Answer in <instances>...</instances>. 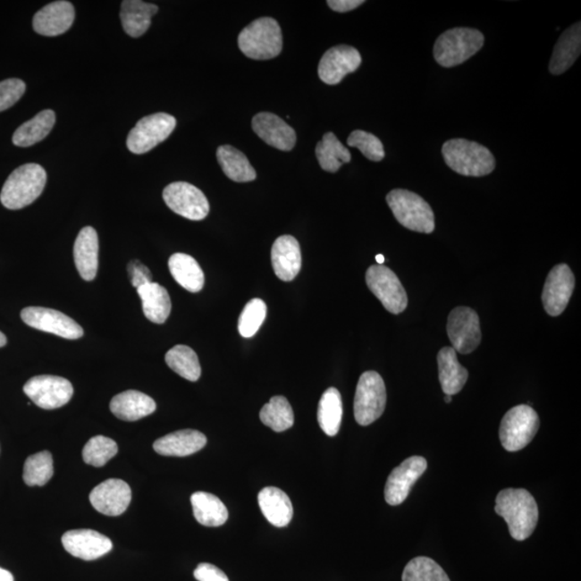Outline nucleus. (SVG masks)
<instances>
[{
  "mask_svg": "<svg viewBox=\"0 0 581 581\" xmlns=\"http://www.w3.org/2000/svg\"><path fill=\"white\" fill-rule=\"evenodd\" d=\"M21 318L30 327L66 340H79L84 334L83 329L75 320L55 309L28 307L21 313Z\"/></svg>",
  "mask_w": 581,
  "mask_h": 581,
  "instance_id": "4468645a",
  "label": "nucleus"
},
{
  "mask_svg": "<svg viewBox=\"0 0 581 581\" xmlns=\"http://www.w3.org/2000/svg\"><path fill=\"white\" fill-rule=\"evenodd\" d=\"M316 156L324 171L336 173L351 161V153L333 133H326L316 147Z\"/></svg>",
  "mask_w": 581,
  "mask_h": 581,
  "instance_id": "c9c22d12",
  "label": "nucleus"
},
{
  "mask_svg": "<svg viewBox=\"0 0 581 581\" xmlns=\"http://www.w3.org/2000/svg\"><path fill=\"white\" fill-rule=\"evenodd\" d=\"M452 400V396L451 395H445V401L446 403H451Z\"/></svg>",
  "mask_w": 581,
  "mask_h": 581,
  "instance_id": "603ef678",
  "label": "nucleus"
},
{
  "mask_svg": "<svg viewBox=\"0 0 581 581\" xmlns=\"http://www.w3.org/2000/svg\"><path fill=\"white\" fill-rule=\"evenodd\" d=\"M7 345V337L0 332V348Z\"/></svg>",
  "mask_w": 581,
  "mask_h": 581,
  "instance_id": "8fccbe9b",
  "label": "nucleus"
},
{
  "mask_svg": "<svg viewBox=\"0 0 581 581\" xmlns=\"http://www.w3.org/2000/svg\"><path fill=\"white\" fill-rule=\"evenodd\" d=\"M216 158L227 178L235 182L256 181L257 172L247 156L236 147L221 146L216 151Z\"/></svg>",
  "mask_w": 581,
  "mask_h": 581,
  "instance_id": "2f4dec72",
  "label": "nucleus"
},
{
  "mask_svg": "<svg viewBox=\"0 0 581 581\" xmlns=\"http://www.w3.org/2000/svg\"><path fill=\"white\" fill-rule=\"evenodd\" d=\"M23 390L37 406L46 410L60 408L66 405L73 395L70 380L50 375H41L29 379Z\"/></svg>",
  "mask_w": 581,
  "mask_h": 581,
  "instance_id": "f8f14e48",
  "label": "nucleus"
},
{
  "mask_svg": "<svg viewBox=\"0 0 581 581\" xmlns=\"http://www.w3.org/2000/svg\"><path fill=\"white\" fill-rule=\"evenodd\" d=\"M142 303V310L147 320L163 324L172 311V300L167 290L161 284L151 282L137 289Z\"/></svg>",
  "mask_w": 581,
  "mask_h": 581,
  "instance_id": "7c9ffc66",
  "label": "nucleus"
},
{
  "mask_svg": "<svg viewBox=\"0 0 581 581\" xmlns=\"http://www.w3.org/2000/svg\"><path fill=\"white\" fill-rule=\"evenodd\" d=\"M75 8L70 2L51 3L35 14L33 28L37 34L55 37L66 33L75 21Z\"/></svg>",
  "mask_w": 581,
  "mask_h": 581,
  "instance_id": "412c9836",
  "label": "nucleus"
},
{
  "mask_svg": "<svg viewBox=\"0 0 581 581\" xmlns=\"http://www.w3.org/2000/svg\"><path fill=\"white\" fill-rule=\"evenodd\" d=\"M55 113L53 110H44L28 121L15 131L13 141L18 147H30L44 140L55 124Z\"/></svg>",
  "mask_w": 581,
  "mask_h": 581,
  "instance_id": "72a5a7b5",
  "label": "nucleus"
},
{
  "mask_svg": "<svg viewBox=\"0 0 581 581\" xmlns=\"http://www.w3.org/2000/svg\"><path fill=\"white\" fill-rule=\"evenodd\" d=\"M99 242L97 232L91 226L83 227L79 232L73 257L79 274L86 282H92L97 277L98 271Z\"/></svg>",
  "mask_w": 581,
  "mask_h": 581,
  "instance_id": "b1692460",
  "label": "nucleus"
},
{
  "mask_svg": "<svg viewBox=\"0 0 581 581\" xmlns=\"http://www.w3.org/2000/svg\"><path fill=\"white\" fill-rule=\"evenodd\" d=\"M387 405V390L376 372H366L358 380L355 398V418L358 425H372L383 416Z\"/></svg>",
  "mask_w": 581,
  "mask_h": 581,
  "instance_id": "6e6552de",
  "label": "nucleus"
},
{
  "mask_svg": "<svg viewBox=\"0 0 581 581\" xmlns=\"http://www.w3.org/2000/svg\"><path fill=\"white\" fill-rule=\"evenodd\" d=\"M156 404L149 395L139 391L129 390L115 395L110 401V410L116 418L137 421L155 413Z\"/></svg>",
  "mask_w": 581,
  "mask_h": 581,
  "instance_id": "393cba45",
  "label": "nucleus"
},
{
  "mask_svg": "<svg viewBox=\"0 0 581 581\" xmlns=\"http://www.w3.org/2000/svg\"><path fill=\"white\" fill-rule=\"evenodd\" d=\"M442 153L447 165L462 176H487L495 168L493 153L477 142L465 139L448 140L443 144Z\"/></svg>",
  "mask_w": 581,
  "mask_h": 581,
  "instance_id": "f03ea898",
  "label": "nucleus"
},
{
  "mask_svg": "<svg viewBox=\"0 0 581 581\" xmlns=\"http://www.w3.org/2000/svg\"><path fill=\"white\" fill-rule=\"evenodd\" d=\"M426 468L427 462L425 458L414 456L405 459L388 477L384 488L385 501L391 506L403 503Z\"/></svg>",
  "mask_w": 581,
  "mask_h": 581,
  "instance_id": "dca6fc26",
  "label": "nucleus"
},
{
  "mask_svg": "<svg viewBox=\"0 0 581 581\" xmlns=\"http://www.w3.org/2000/svg\"><path fill=\"white\" fill-rule=\"evenodd\" d=\"M164 202L174 214L188 220H204L209 214V202L205 194L188 182H173L163 191Z\"/></svg>",
  "mask_w": 581,
  "mask_h": 581,
  "instance_id": "9b49d317",
  "label": "nucleus"
},
{
  "mask_svg": "<svg viewBox=\"0 0 581 581\" xmlns=\"http://www.w3.org/2000/svg\"><path fill=\"white\" fill-rule=\"evenodd\" d=\"M46 183L44 168L38 164H25L10 174L4 184L0 200L8 209H22L40 197Z\"/></svg>",
  "mask_w": 581,
  "mask_h": 581,
  "instance_id": "7ed1b4c3",
  "label": "nucleus"
},
{
  "mask_svg": "<svg viewBox=\"0 0 581 581\" xmlns=\"http://www.w3.org/2000/svg\"><path fill=\"white\" fill-rule=\"evenodd\" d=\"M447 333L452 348L461 355H468L482 341V330L476 311L468 307L454 308L448 316Z\"/></svg>",
  "mask_w": 581,
  "mask_h": 581,
  "instance_id": "ddd939ff",
  "label": "nucleus"
},
{
  "mask_svg": "<svg viewBox=\"0 0 581 581\" xmlns=\"http://www.w3.org/2000/svg\"><path fill=\"white\" fill-rule=\"evenodd\" d=\"M165 361L174 373L189 382H198L202 375L198 357L193 349L188 346L178 345L172 348L166 353Z\"/></svg>",
  "mask_w": 581,
  "mask_h": 581,
  "instance_id": "e433bc0d",
  "label": "nucleus"
},
{
  "mask_svg": "<svg viewBox=\"0 0 581 581\" xmlns=\"http://www.w3.org/2000/svg\"><path fill=\"white\" fill-rule=\"evenodd\" d=\"M119 448L109 437L102 435L92 437L84 446L82 457L84 462L95 467H102L116 456Z\"/></svg>",
  "mask_w": 581,
  "mask_h": 581,
  "instance_id": "a19ab883",
  "label": "nucleus"
},
{
  "mask_svg": "<svg viewBox=\"0 0 581 581\" xmlns=\"http://www.w3.org/2000/svg\"><path fill=\"white\" fill-rule=\"evenodd\" d=\"M26 86L20 79H8L0 82V113L19 102L25 93Z\"/></svg>",
  "mask_w": 581,
  "mask_h": 581,
  "instance_id": "c03bdc74",
  "label": "nucleus"
},
{
  "mask_svg": "<svg viewBox=\"0 0 581 581\" xmlns=\"http://www.w3.org/2000/svg\"><path fill=\"white\" fill-rule=\"evenodd\" d=\"M403 581H450L445 570L434 560L417 557L406 565Z\"/></svg>",
  "mask_w": 581,
  "mask_h": 581,
  "instance_id": "ea45409f",
  "label": "nucleus"
},
{
  "mask_svg": "<svg viewBox=\"0 0 581 581\" xmlns=\"http://www.w3.org/2000/svg\"><path fill=\"white\" fill-rule=\"evenodd\" d=\"M263 425L274 432H284L294 425V413L284 396H274L260 411Z\"/></svg>",
  "mask_w": 581,
  "mask_h": 581,
  "instance_id": "4c0bfd02",
  "label": "nucleus"
},
{
  "mask_svg": "<svg viewBox=\"0 0 581 581\" xmlns=\"http://www.w3.org/2000/svg\"><path fill=\"white\" fill-rule=\"evenodd\" d=\"M495 512L509 526L512 538L526 541L536 529L538 507L535 498L526 489H505L496 496Z\"/></svg>",
  "mask_w": 581,
  "mask_h": 581,
  "instance_id": "f257e3e1",
  "label": "nucleus"
},
{
  "mask_svg": "<svg viewBox=\"0 0 581 581\" xmlns=\"http://www.w3.org/2000/svg\"><path fill=\"white\" fill-rule=\"evenodd\" d=\"M581 51V24L576 23L565 30L552 53L549 71L552 75H562L577 61Z\"/></svg>",
  "mask_w": 581,
  "mask_h": 581,
  "instance_id": "a878e982",
  "label": "nucleus"
},
{
  "mask_svg": "<svg viewBox=\"0 0 581 581\" xmlns=\"http://www.w3.org/2000/svg\"><path fill=\"white\" fill-rule=\"evenodd\" d=\"M191 503L195 519L202 526H221L229 519L223 501L214 494L199 491L191 496Z\"/></svg>",
  "mask_w": 581,
  "mask_h": 581,
  "instance_id": "473e14b6",
  "label": "nucleus"
},
{
  "mask_svg": "<svg viewBox=\"0 0 581 581\" xmlns=\"http://www.w3.org/2000/svg\"><path fill=\"white\" fill-rule=\"evenodd\" d=\"M172 276L189 292L198 293L205 284V274L202 267L194 257L186 253H174L168 261Z\"/></svg>",
  "mask_w": 581,
  "mask_h": 581,
  "instance_id": "c756f323",
  "label": "nucleus"
},
{
  "mask_svg": "<svg viewBox=\"0 0 581 581\" xmlns=\"http://www.w3.org/2000/svg\"><path fill=\"white\" fill-rule=\"evenodd\" d=\"M347 144L349 147H358L364 156L373 162L383 161L385 156L383 142L378 137L364 131H352L348 137Z\"/></svg>",
  "mask_w": 581,
  "mask_h": 581,
  "instance_id": "37998d69",
  "label": "nucleus"
},
{
  "mask_svg": "<svg viewBox=\"0 0 581 581\" xmlns=\"http://www.w3.org/2000/svg\"><path fill=\"white\" fill-rule=\"evenodd\" d=\"M194 577L198 581H230L223 570L209 563L199 564L194 570Z\"/></svg>",
  "mask_w": 581,
  "mask_h": 581,
  "instance_id": "49530a36",
  "label": "nucleus"
},
{
  "mask_svg": "<svg viewBox=\"0 0 581 581\" xmlns=\"http://www.w3.org/2000/svg\"><path fill=\"white\" fill-rule=\"evenodd\" d=\"M65 551L84 561H93L105 556L113 549V542L107 536L93 530H72L62 537Z\"/></svg>",
  "mask_w": 581,
  "mask_h": 581,
  "instance_id": "6ab92c4d",
  "label": "nucleus"
},
{
  "mask_svg": "<svg viewBox=\"0 0 581 581\" xmlns=\"http://www.w3.org/2000/svg\"><path fill=\"white\" fill-rule=\"evenodd\" d=\"M540 429V417L529 405H519L507 411L500 425V440L507 451L526 448Z\"/></svg>",
  "mask_w": 581,
  "mask_h": 581,
  "instance_id": "0eeeda50",
  "label": "nucleus"
},
{
  "mask_svg": "<svg viewBox=\"0 0 581 581\" xmlns=\"http://www.w3.org/2000/svg\"><path fill=\"white\" fill-rule=\"evenodd\" d=\"M0 581H14L13 575L9 570L0 568Z\"/></svg>",
  "mask_w": 581,
  "mask_h": 581,
  "instance_id": "09e8293b",
  "label": "nucleus"
},
{
  "mask_svg": "<svg viewBox=\"0 0 581 581\" xmlns=\"http://www.w3.org/2000/svg\"><path fill=\"white\" fill-rule=\"evenodd\" d=\"M267 306L260 299H253L245 306L240 316L239 331L245 338L255 336L266 319Z\"/></svg>",
  "mask_w": 581,
  "mask_h": 581,
  "instance_id": "79ce46f5",
  "label": "nucleus"
},
{
  "mask_svg": "<svg viewBox=\"0 0 581 581\" xmlns=\"http://www.w3.org/2000/svg\"><path fill=\"white\" fill-rule=\"evenodd\" d=\"M484 37L474 29L458 28L438 37L434 46L435 61L442 67L461 65L482 49Z\"/></svg>",
  "mask_w": 581,
  "mask_h": 581,
  "instance_id": "423d86ee",
  "label": "nucleus"
},
{
  "mask_svg": "<svg viewBox=\"0 0 581 581\" xmlns=\"http://www.w3.org/2000/svg\"><path fill=\"white\" fill-rule=\"evenodd\" d=\"M575 277L567 264H559L549 273L543 285L542 300L546 313L558 316L568 307L574 292Z\"/></svg>",
  "mask_w": 581,
  "mask_h": 581,
  "instance_id": "2eb2a0df",
  "label": "nucleus"
},
{
  "mask_svg": "<svg viewBox=\"0 0 581 581\" xmlns=\"http://www.w3.org/2000/svg\"><path fill=\"white\" fill-rule=\"evenodd\" d=\"M272 264L276 276L282 282H292L302 268V252L293 236H280L272 248Z\"/></svg>",
  "mask_w": 581,
  "mask_h": 581,
  "instance_id": "4be33fe9",
  "label": "nucleus"
},
{
  "mask_svg": "<svg viewBox=\"0 0 581 581\" xmlns=\"http://www.w3.org/2000/svg\"><path fill=\"white\" fill-rule=\"evenodd\" d=\"M131 501L130 485L121 479H108L95 487L89 494L94 509L105 516L122 515Z\"/></svg>",
  "mask_w": 581,
  "mask_h": 581,
  "instance_id": "a211bd4d",
  "label": "nucleus"
},
{
  "mask_svg": "<svg viewBox=\"0 0 581 581\" xmlns=\"http://www.w3.org/2000/svg\"><path fill=\"white\" fill-rule=\"evenodd\" d=\"M55 474L53 458L49 451H41L26 459L23 479L29 487L45 485Z\"/></svg>",
  "mask_w": 581,
  "mask_h": 581,
  "instance_id": "58836bf2",
  "label": "nucleus"
},
{
  "mask_svg": "<svg viewBox=\"0 0 581 581\" xmlns=\"http://www.w3.org/2000/svg\"><path fill=\"white\" fill-rule=\"evenodd\" d=\"M362 64V56L355 47L336 46L322 56L318 73L322 81L335 86L349 73L355 72Z\"/></svg>",
  "mask_w": 581,
  "mask_h": 581,
  "instance_id": "f3484780",
  "label": "nucleus"
},
{
  "mask_svg": "<svg viewBox=\"0 0 581 581\" xmlns=\"http://www.w3.org/2000/svg\"><path fill=\"white\" fill-rule=\"evenodd\" d=\"M438 374L443 393L454 395L459 392L467 382V369L459 364L457 351L452 347L442 348L437 356Z\"/></svg>",
  "mask_w": 581,
  "mask_h": 581,
  "instance_id": "cd10ccee",
  "label": "nucleus"
},
{
  "mask_svg": "<svg viewBox=\"0 0 581 581\" xmlns=\"http://www.w3.org/2000/svg\"><path fill=\"white\" fill-rule=\"evenodd\" d=\"M366 283L369 290L393 315L403 313L408 305L407 293L400 279L383 265H373L367 269Z\"/></svg>",
  "mask_w": 581,
  "mask_h": 581,
  "instance_id": "9d476101",
  "label": "nucleus"
},
{
  "mask_svg": "<svg viewBox=\"0 0 581 581\" xmlns=\"http://www.w3.org/2000/svg\"><path fill=\"white\" fill-rule=\"evenodd\" d=\"M258 505L269 523L287 526L293 518V505L287 493L274 487L264 488L257 496Z\"/></svg>",
  "mask_w": 581,
  "mask_h": 581,
  "instance_id": "bb28decb",
  "label": "nucleus"
},
{
  "mask_svg": "<svg viewBox=\"0 0 581 581\" xmlns=\"http://www.w3.org/2000/svg\"><path fill=\"white\" fill-rule=\"evenodd\" d=\"M282 29L272 18L253 21L239 36L240 51L252 60H271L282 53Z\"/></svg>",
  "mask_w": 581,
  "mask_h": 581,
  "instance_id": "20e7f679",
  "label": "nucleus"
},
{
  "mask_svg": "<svg viewBox=\"0 0 581 581\" xmlns=\"http://www.w3.org/2000/svg\"><path fill=\"white\" fill-rule=\"evenodd\" d=\"M177 121L167 114L145 116L130 131L126 145L134 155H144L166 140L176 129Z\"/></svg>",
  "mask_w": 581,
  "mask_h": 581,
  "instance_id": "1a4fd4ad",
  "label": "nucleus"
},
{
  "mask_svg": "<svg viewBox=\"0 0 581 581\" xmlns=\"http://www.w3.org/2000/svg\"><path fill=\"white\" fill-rule=\"evenodd\" d=\"M255 133L267 145L282 151H290L297 144V133L278 115L258 114L252 120Z\"/></svg>",
  "mask_w": 581,
  "mask_h": 581,
  "instance_id": "aec40b11",
  "label": "nucleus"
},
{
  "mask_svg": "<svg viewBox=\"0 0 581 581\" xmlns=\"http://www.w3.org/2000/svg\"><path fill=\"white\" fill-rule=\"evenodd\" d=\"M376 261H377V263H378V265H383V264L384 261H385V260H384V257H383V255H378V256H376Z\"/></svg>",
  "mask_w": 581,
  "mask_h": 581,
  "instance_id": "3c124183",
  "label": "nucleus"
},
{
  "mask_svg": "<svg viewBox=\"0 0 581 581\" xmlns=\"http://www.w3.org/2000/svg\"><path fill=\"white\" fill-rule=\"evenodd\" d=\"M363 0H329L327 4L336 13H348L355 10L363 4Z\"/></svg>",
  "mask_w": 581,
  "mask_h": 581,
  "instance_id": "de8ad7c7",
  "label": "nucleus"
},
{
  "mask_svg": "<svg viewBox=\"0 0 581 581\" xmlns=\"http://www.w3.org/2000/svg\"><path fill=\"white\" fill-rule=\"evenodd\" d=\"M387 203L399 223L410 231L431 234L435 230L434 213L418 194L396 189L387 195Z\"/></svg>",
  "mask_w": 581,
  "mask_h": 581,
  "instance_id": "39448f33",
  "label": "nucleus"
},
{
  "mask_svg": "<svg viewBox=\"0 0 581 581\" xmlns=\"http://www.w3.org/2000/svg\"><path fill=\"white\" fill-rule=\"evenodd\" d=\"M156 4L140 0H125L121 6V22L125 33L133 38L146 34L151 26V20L157 13Z\"/></svg>",
  "mask_w": 581,
  "mask_h": 581,
  "instance_id": "c85d7f7f",
  "label": "nucleus"
},
{
  "mask_svg": "<svg viewBox=\"0 0 581 581\" xmlns=\"http://www.w3.org/2000/svg\"><path fill=\"white\" fill-rule=\"evenodd\" d=\"M342 419V400L340 391L330 388L319 401L318 422L327 436H335L340 432Z\"/></svg>",
  "mask_w": 581,
  "mask_h": 581,
  "instance_id": "f704fd0d",
  "label": "nucleus"
},
{
  "mask_svg": "<svg viewBox=\"0 0 581 581\" xmlns=\"http://www.w3.org/2000/svg\"><path fill=\"white\" fill-rule=\"evenodd\" d=\"M131 282L134 288L139 289L142 285L152 282L150 269L139 261H131L128 267Z\"/></svg>",
  "mask_w": 581,
  "mask_h": 581,
  "instance_id": "a18cd8bd",
  "label": "nucleus"
},
{
  "mask_svg": "<svg viewBox=\"0 0 581 581\" xmlns=\"http://www.w3.org/2000/svg\"><path fill=\"white\" fill-rule=\"evenodd\" d=\"M207 437L197 430H181L158 438L153 443L156 452L164 457H188L206 446Z\"/></svg>",
  "mask_w": 581,
  "mask_h": 581,
  "instance_id": "5701e85b",
  "label": "nucleus"
}]
</instances>
